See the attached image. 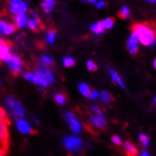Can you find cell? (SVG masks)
Instances as JSON below:
<instances>
[{
  "label": "cell",
  "instance_id": "1",
  "mask_svg": "<svg viewBox=\"0 0 156 156\" xmlns=\"http://www.w3.org/2000/svg\"><path fill=\"white\" fill-rule=\"evenodd\" d=\"M133 32L136 33L138 40L144 45H154L156 43L155 23H136L132 26Z\"/></svg>",
  "mask_w": 156,
  "mask_h": 156
},
{
  "label": "cell",
  "instance_id": "2",
  "mask_svg": "<svg viewBox=\"0 0 156 156\" xmlns=\"http://www.w3.org/2000/svg\"><path fill=\"white\" fill-rule=\"evenodd\" d=\"M5 104L7 106L9 114L16 121L19 120V119H23L26 116V110L24 106L15 98L12 96H7L5 98Z\"/></svg>",
  "mask_w": 156,
  "mask_h": 156
},
{
  "label": "cell",
  "instance_id": "3",
  "mask_svg": "<svg viewBox=\"0 0 156 156\" xmlns=\"http://www.w3.org/2000/svg\"><path fill=\"white\" fill-rule=\"evenodd\" d=\"M3 62L7 63L9 69L11 70L13 76L17 77L18 75H20V73H22L25 63L19 56L11 53L3 60Z\"/></svg>",
  "mask_w": 156,
  "mask_h": 156
},
{
  "label": "cell",
  "instance_id": "4",
  "mask_svg": "<svg viewBox=\"0 0 156 156\" xmlns=\"http://www.w3.org/2000/svg\"><path fill=\"white\" fill-rule=\"evenodd\" d=\"M62 143L63 147L71 152L81 153L84 150L83 142L77 136H72V135L66 136L65 138L62 139Z\"/></svg>",
  "mask_w": 156,
  "mask_h": 156
},
{
  "label": "cell",
  "instance_id": "5",
  "mask_svg": "<svg viewBox=\"0 0 156 156\" xmlns=\"http://www.w3.org/2000/svg\"><path fill=\"white\" fill-rule=\"evenodd\" d=\"M10 149V133L8 125L0 119V151L7 154Z\"/></svg>",
  "mask_w": 156,
  "mask_h": 156
},
{
  "label": "cell",
  "instance_id": "6",
  "mask_svg": "<svg viewBox=\"0 0 156 156\" xmlns=\"http://www.w3.org/2000/svg\"><path fill=\"white\" fill-rule=\"evenodd\" d=\"M63 117L73 133L80 134L81 133V124L74 113H72L71 111H66V113L63 114Z\"/></svg>",
  "mask_w": 156,
  "mask_h": 156
},
{
  "label": "cell",
  "instance_id": "7",
  "mask_svg": "<svg viewBox=\"0 0 156 156\" xmlns=\"http://www.w3.org/2000/svg\"><path fill=\"white\" fill-rule=\"evenodd\" d=\"M88 121H89V126L94 127L99 130H105L107 128V120L106 118L101 115H97L94 114H89L88 115Z\"/></svg>",
  "mask_w": 156,
  "mask_h": 156
},
{
  "label": "cell",
  "instance_id": "8",
  "mask_svg": "<svg viewBox=\"0 0 156 156\" xmlns=\"http://www.w3.org/2000/svg\"><path fill=\"white\" fill-rule=\"evenodd\" d=\"M35 73L37 74L41 80L44 82L47 86H50L52 85L54 82H55V78H54V75L52 74V72L48 69V68H44V67H42V66H38L35 70Z\"/></svg>",
  "mask_w": 156,
  "mask_h": 156
},
{
  "label": "cell",
  "instance_id": "9",
  "mask_svg": "<svg viewBox=\"0 0 156 156\" xmlns=\"http://www.w3.org/2000/svg\"><path fill=\"white\" fill-rule=\"evenodd\" d=\"M9 6L12 14H21L25 13L27 8V3L24 0H9Z\"/></svg>",
  "mask_w": 156,
  "mask_h": 156
},
{
  "label": "cell",
  "instance_id": "10",
  "mask_svg": "<svg viewBox=\"0 0 156 156\" xmlns=\"http://www.w3.org/2000/svg\"><path fill=\"white\" fill-rule=\"evenodd\" d=\"M23 78L25 80H27V81L31 82L33 84H36L38 85L42 88H47V84L44 83V82L41 80V78L36 74L35 72H32V71H26L23 73Z\"/></svg>",
  "mask_w": 156,
  "mask_h": 156
},
{
  "label": "cell",
  "instance_id": "11",
  "mask_svg": "<svg viewBox=\"0 0 156 156\" xmlns=\"http://www.w3.org/2000/svg\"><path fill=\"white\" fill-rule=\"evenodd\" d=\"M16 128L21 133H24V134H36L37 133V131L34 130L32 126H30V124L27 121H26L25 119H19V120H17Z\"/></svg>",
  "mask_w": 156,
  "mask_h": 156
},
{
  "label": "cell",
  "instance_id": "12",
  "mask_svg": "<svg viewBox=\"0 0 156 156\" xmlns=\"http://www.w3.org/2000/svg\"><path fill=\"white\" fill-rule=\"evenodd\" d=\"M138 37H137L136 33L133 32L131 34V36L128 39L127 42V49L130 52V54H132L133 56L136 55V53L138 52Z\"/></svg>",
  "mask_w": 156,
  "mask_h": 156
},
{
  "label": "cell",
  "instance_id": "13",
  "mask_svg": "<svg viewBox=\"0 0 156 156\" xmlns=\"http://www.w3.org/2000/svg\"><path fill=\"white\" fill-rule=\"evenodd\" d=\"M31 14H32V19L27 21V26H29L30 29L33 31H39L40 30L44 29L42 20L40 19L38 14L34 11H31Z\"/></svg>",
  "mask_w": 156,
  "mask_h": 156
},
{
  "label": "cell",
  "instance_id": "14",
  "mask_svg": "<svg viewBox=\"0 0 156 156\" xmlns=\"http://www.w3.org/2000/svg\"><path fill=\"white\" fill-rule=\"evenodd\" d=\"M12 47V44L11 42L0 39V61L3 62V60L8 55H10L12 53L11 52Z\"/></svg>",
  "mask_w": 156,
  "mask_h": 156
},
{
  "label": "cell",
  "instance_id": "15",
  "mask_svg": "<svg viewBox=\"0 0 156 156\" xmlns=\"http://www.w3.org/2000/svg\"><path fill=\"white\" fill-rule=\"evenodd\" d=\"M55 66V61L52 57L48 56L47 54H42L41 58H40V66H42L44 68H51Z\"/></svg>",
  "mask_w": 156,
  "mask_h": 156
},
{
  "label": "cell",
  "instance_id": "16",
  "mask_svg": "<svg viewBox=\"0 0 156 156\" xmlns=\"http://www.w3.org/2000/svg\"><path fill=\"white\" fill-rule=\"evenodd\" d=\"M124 148L126 151V156H137L138 155V149L129 140L125 141Z\"/></svg>",
  "mask_w": 156,
  "mask_h": 156
},
{
  "label": "cell",
  "instance_id": "17",
  "mask_svg": "<svg viewBox=\"0 0 156 156\" xmlns=\"http://www.w3.org/2000/svg\"><path fill=\"white\" fill-rule=\"evenodd\" d=\"M98 97H99V101L106 105H111V103L114 101L113 95L108 91H102Z\"/></svg>",
  "mask_w": 156,
  "mask_h": 156
},
{
  "label": "cell",
  "instance_id": "18",
  "mask_svg": "<svg viewBox=\"0 0 156 156\" xmlns=\"http://www.w3.org/2000/svg\"><path fill=\"white\" fill-rule=\"evenodd\" d=\"M53 100L58 105H65L67 101V95L63 92H59V93L54 94Z\"/></svg>",
  "mask_w": 156,
  "mask_h": 156
},
{
  "label": "cell",
  "instance_id": "19",
  "mask_svg": "<svg viewBox=\"0 0 156 156\" xmlns=\"http://www.w3.org/2000/svg\"><path fill=\"white\" fill-rule=\"evenodd\" d=\"M54 5H55V0H44L42 2V7L44 8V12L48 16H50Z\"/></svg>",
  "mask_w": 156,
  "mask_h": 156
},
{
  "label": "cell",
  "instance_id": "20",
  "mask_svg": "<svg viewBox=\"0 0 156 156\" xmlns=\"http://www.w3.org/2000/svg\"><path fill=\"white\" fill-rule=\"evenodd\" d=\"M109 73H110V76H111L112 80L115 82V83L117 85H119L121 88L125 89V84H124V82L121 79V77L118 75V73L116 71H115L114 69H110L109 70Z\"/></svg>",
  "mask_w": 156,
  "mask_h": 156
},
{
  "label": "cell",
  "instance_id": "21",
  "mask_svg": "<svg viewBox=\"0 0 156 156\" xmlns=\"http://www.w3.org/2000/svg\"><path fill=\"white\" fill-rule=\"evenodd\" d=\"M14 23H15L17 27H20V29L26 26V24L27 23V14L26 13H21V14H18L17 16H15Z\"/></svg>",
  "mask_w": 156,
  "mask_h": 156
},
{
  "label": "cell",
  "instance_id": "22",
  "mask_svg": "<svg viewBox=\"0 0 156 156\" xmlns=\"http://www.w3.org/2000/svg\"><path fill=\"white\" fill-rule=\"evenodd\" d=\"M1 32L5 35H10V34H12L14 33L16 30H17V27L12 25V24H8V23H5L3 25V27H1Z\"/></svg>",
  "mask_w": 156,
  "mask_h": 156
},
{
  "label": "cell",
  "instance_id": "23",
  "mask_svg": "<svg viewBox=\"0 0 156 156\" xmlns=\"http://www.w3.org/2000/svg\"><path fill=\"white\" fill-rule=\"evenodd\" d=\"M78 88H79L80 93L82 96L87 97V98H88V96L90 95L91 91H92L91 87H90L87 83H85V82H80V83H79Z\"/></svg>",
  "mask_w": 156,
  "mask_h": 156
},
{
  "label": "cell",
  "instance_id": "24",
  "mask_svg": "<svg viewBox=\"0 0 156 156\" xmlns=\"http://www.w3.org/2000/svg\"><path fill=\"white\" fill-rule=\"evenodd\" d=\"M89 110H90V112L94 115H103V109L98 104H90Z\"/></svg>",
  "mask_w": 156,
  "mask_h": 156
},
{
  "label": "cell",
  "instance_id": "25",
  "mask_svg": "<svg viewBox=\"0 0 156 156\" xmlns=\"http://www.w3.org/2000/svg\"><path fill=\"white\" fill-rule=\"evenodd\" d=\"M98 23L104 30H108V29H111V27L114 26L115 19H114V18H107V19L102 20V21H100Z\"/></svg>",
  "mask_w": 156,
  "mask_h": 156
},
{
  "label": "cell",
  "instance_id": "26",
  "mask_svg": "<svg viewBox=\"0 0 156 156\" xmlns=\"http://www.w3.org/2000/svg\"><path fill=\"white\" fill-rule=\"evenodd\" d=\"M0 119L5 122L8 126L11 125V120H10V116H9L8 112L6 111L5 109H3L2 107H0Z\"/></svg>",
  "mask_w": 156,
  "mask_h": 156
},
{
  "label": "cell",
  "instance_id": "27",
  "mask_svg": "<svg viewBox=\"0 0 156 156\" xmlns=\"http://www.w3.org/2000/svg\"><path fill=\"white\" fill-rule=\"evenodd\" d=\"M91 30L93 31L94 33L98 34V35H100V34H103L104 32V29L99 25V23H97V24H94V25H92L91 27Z\"/></svg>",
  "mask_w": 156,
  "mask_h": 156
},
{
  "label": "cell",
  "instance_id": "28",
  "mask_svg": "<svg viewBox=\"0 0 156 156\" xmlns=\"http://www.w3.org/2000/svg\"><path fill=\"white\" fill-rule=\"evenodd\" d=\"M62 65L66 67H73L76 65V61L71 57H66L62 60Z\"/></svg>",
  "mask_w": 156,
  "mask_h": 156
},
{
  "label": "cell",
  "instance_id": "29",
  "mask_svg": "<svg viewBox=\"0 0 156 156\" xmlns=\"http://www.w3.org/2000/svg\"><path fill=\"white\" fill-rule=\"evenodd\" d=\"M56 38V30H49L47 33V42L49 44H53Z\"/></svg>",
  "mask_w": 156,
  "mask_h": 156
},
{
  "label": "cell",
  "instance_id": "30",
  "mask_svg": "<svg viewBox=\"0 0 156 156\" xmlns=\"http://www.w3.org/2000/svg\"><path fill=\"white\" fill-rule=\"evenodd\" d=\"M117 14H118L119 17L122 18V19H126V18H128V17H129V15H130V10H129V8L126 7V6H124V7L121 9V11H119V12H118Z\"/></svg>",
  "mask_w": 156,
  "mask_h": 156
},
{
  "label": "cell",
  "instance_id": "31",
  "mask_svg": "<svg viewBox=\"0 0 156 156\" xmlns=\"http://www.w3.org/2000/svg\"><path fill=\"white\" fill-rule=\"evenodd\" d=\"M139 139L141 141V144L144 148H147L150 144V137L145 133H139Z\"/></svg>",
  "mask_w": 156,
  "mask_h": 156
},
{
  "label": "cell",
  "instance_id": "32",
  "mask_svg": "<svg viewBox=\"0 0 156 156\" xmlns=\"http://www.w3.org/2000/svg\"><path fill=\"white\" fill-rule=\"evenodd\" d=\"M86 65H87V68H88L89 71L95 72V71L98 70V66L96 65V63L93 61H88Z\"/></svg>",
  "mask_w": 156,
  "mask_h": 156
},
{
  "label": "cell",
  "instance_id": "33",
  "mask_svg": "<svg viewBox=\"0 0 156 156\" xmlns=\"http://www.w3.org/2000/svg\"><path fill=\"white\" fill-rule=\"evenodd\" d=\"M111 140H112V142H113L114 144H115V145H117V146H120V145L122 144L121 138H120V137H119L118 135H114V136H112Z\"/></svg>",
  "mask_w": 156,
  "mask_h": 156
},
{
  "label": "cell",
  "instance_id": "34",
  "mask_svg": "<svg viewBox=\"0 0 156 156\" xmlns=\"http://www.w3.org/2000/svg\"><path fill=\"white\" fill-rule=\"evenodd\" d=\"M98 96H99V94H98V92L97 90H92V91H91V93H90V95L88 96V98H89L91 100H94V99L98 98Z\"/></svg>",
  "mask_w": 156,
  "mask_h": 156
},
{
  "label": "cell",
  "instance_id": "35",
  "mask_svg": "<svg viewBox=\"0 0 156 156\" xmlns=\"http://www.w3.org/2000/svg\"><path fill=\"white\" fill-rule=\"evenodd\" d=\"M105 5H106V3H105L104 1H99V2H98V3L96 4V7H97V8H103Z\"/></svg>",
  "mask_w": 156,
  "mask_h": 156
},
{
  "label": "cell",
  "instance_id": "36",
  "mask_svg": "<svg viewBox=\"0 0 156 156\" xmlns=\"http://www.w3.org/2000/svg\"><path fill=\"white\" fill-rule=\"evenodd\" d=\"M82 2H84V3H87V2H91V3H96L97 0H81Z\"/></svg>",
  "mask_w": 156,
  "mask_h": 156
},
{
  "label": "cell",
  "instance_id": "37",
  "mask_svg": "<svg viewBox=\"0 0 156 156\" xmlns=\"http://www.w3.org/2000/svg\"><path fill=\"white\" fill-rule=\"evenodd\" d=\"M32 120L36 123V124H40V121H39V119H37V118H36V117H32Z\"/></svg>",
  "mask_w": 156,
  "mask_h": 156
},
{
  "label": "cell",
  "instance_id": "38",
  "mask_svg": "<svg viewBox=\"0 0 156 156\" xmlns=\"http://www.w3.org/2000/svg\"><path fill=\"white\" fill-rule=\"evenodd\" d=\"M141 156H149V152L147 151H144L141 154Z\"/></svg>",
  "mask_w": 156,
  "mask_h": 156
},
{
  "label": "cell",
  "instance_id": "39",
  "mask_svg": "<svg viewBox=\"0 0 156 156\" xmlns=\"http://www.w3.org/2000/svg\"><path fill=\"white\" fill-rule=\"evenodd\" d=\"M5 24V22H3V21H0V30H1V27H3V25Z\"/></svg>",
  "mask_w": 156,
  "mask_h": 156
},
{
  "label": "cell",
  "instance_id": "40",
  "mask_svg": "<svg viewBox=\"0 0 156 156\" xmlns=\"http://www.w3.org/2000/svg\"><path fill=\"white\" fill-rule=\"evenodd\" d=\"M6 155V153H4L2 151H0V156H5Z\"/></svg>",
  "mask_w": 156,
  "mask_h": 156
},
{
  "label": "cell",
  "instance_id": "41",
  "mask_svg": "<svg viewBox=\"0 0 156 156\" xmlns=\"http://www.w3.org/2000/svg\"><path fill=\"white\" fill-rule=\"evenodd\" d=\"M153 66H154V68L156 69V59H155L154 62H153Z\"/></svg>",
  "mask_w": 156,
  "mask_h": 156
},
{
  "label": "cell",
  "instance_id": "42",
  "mask_svg": "<svg viewBox=\"0 0 156 156\" xmlns=\"http://www.w3.org/2000/svg\"><path fill=\"white\" fill-rule=\"evenodd\" d=\"M147 1H150V2H156V0H147Z\"/></svg>",
  "mask_w": 156,
  "mask_h": 156
},
{
  "label": "cell",
  "instance_id": "43",
  "mask_svg": "<svg viewBox=\"0 0 156 156\" xmlns=\"http://www.w3.org/2000/svg\"><path fill=\"white\" fill-rule=\"evenodd\" d=\"M153 101L156 103V96H155V97H154V98H153Z\"/></svg>",
  "mask_w": 156,
  "mask_h": 156
},
{
  "label": "cell",
  "instance_id": "44",
  "mask_svg": "<svg viewBox=\"0 0 156 156\" xmlns=\"http://www.w3.org/2000/svg\"><path fill=\"white\" fill-rule=\"evenodd\" d=\"M0 85H1V80H0Z\"/></svg>",
  "mask_w": 156,
  "mask_h": 156
}]
</instances>
